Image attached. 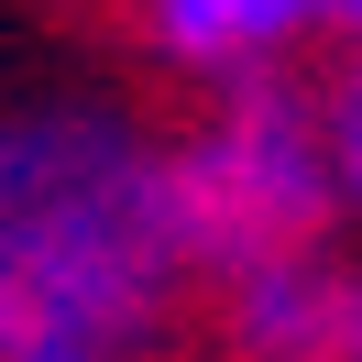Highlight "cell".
I'll list each match as a JSON object with an SVG mask.
<instances>
[{
  "mask_svg": "<svg viewBox=\"0 0 362 362\" xmlns=\"http://www.w3.org/2000/svg\"><path fill=\"white\" fill-rule=\"evenodd\" d=\"M187 274L176 154L110 110L0 121V362H143Z\"/></svg>",
  "mask_w": 362,
  "mask_h": 362,
  "instance_id": "obj_1",
  "label": "cell"
},
{
  "mask_svg": "<svg viewBox=\"0 0 362 362\" xmlns=\"http://www.w3.org/2000/svg\"><path fill=\"white\" fill-rule=\"evenodd\" d=\"M329 209H340L329 143L286 77H242L220 99V121L176 154V220H187L198 274H252L274 252H308Z\"/></svg>",
  "mask_w": 362,
  "mask_h": 362,
  "instance_id": "obj_2",
  "label": "cell"
},
{
  "mask_svg": "<svg viewBox=\"0 0 362 362\" xmlns=\"http://www.w3.org/2000/svg\"><path fill=\"white\" fill-rule=\"evenodd\" d=\"M230 340L252 362H362V274L274 252L230 274Z\"/></svg>",
  "mask_w": 362,
  "mask_h": 362,
  "instance_id": "obj_3",
  "label": "cell"
},
{
  "mask_svg": "<svg viewBox=\"0 0 362 362\" xmlns=\"http://www.w3.org/2000/svg\"><path fill=\"white\" fill-rule=\"evenodd\" d=\"M308 23H329V0H143L154 55H176V66H198V77H230V88L264 77Z\"/></svg>",
  "mask_w": 362,
  "mask_h": 362,
  "instance_id": "obj_4",
  "label": "cell"
},
{
  "mask_svg": "<svg viewBox=\"0 0 362 362\" xmlns=\"http://www.w3.org/2000/svg\"><path fill=\"white\" fill-rule=\"evenodd\" d=\"M318 143H329V187L362 209V66L340 77L329 99H318Z\"/></svg>",
  "mask_w": 362,
  "mask_h": 362,
  "instance_id": "obj_5",
  "label": "cell"
},
{
  "mask_svg": "<svg viewBox=\"0 0 362 362\" xmlns=\"http://www.w3.org/2000/svg\"><path fill=\"white\" fill-rule=\"evenodd\" d=\"M329 23H340V33H351V45H362V0H329Z\"/></svg>",
  "mask_w": 362,
  "mask_h": 362,
  "instance_id": "obj_6",
  "label": "cell"
}]
</instances>
